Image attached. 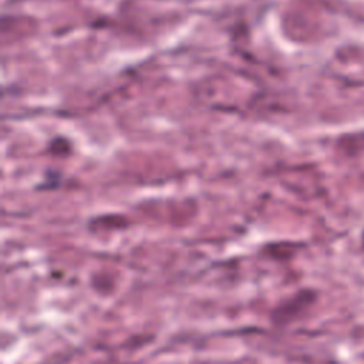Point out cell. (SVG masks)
<instances>
[{
	"instance_id": "cell-1",
	"label": "cell",
	"mask_w": 364,
	"mask_h": 364,
	"mask_svg": "<svg viewBox=\"0 0 364 364\" xmlns=\"http://www.w3.org/2000/svg\"><path fill=\"white\" fill-rule=\"evenodd\" d=\"M363 242H364V237H363Z\"/></svg>"
}]
</instances>
